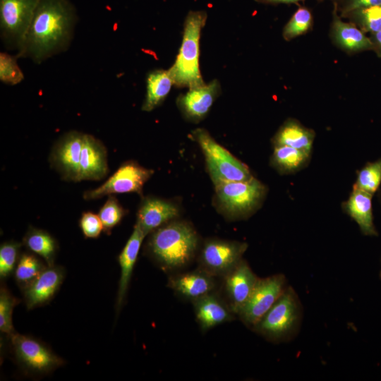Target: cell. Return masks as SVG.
<instances>
[{"instance_id": "5bb4252c", "label": "cell", "mask_w": 381, "mask_h": 381, "mask_svg": "<svg viewBox=\"0 0 381 381\" xmlns=\"http://www.w3.org/2000/svg\"><path fill=\"white\" fill-rule=\"evenodd\" d=\"M221 92L219 80L191 87L178 97L177 106L186 119L197 123L203 119Z\"/></svg>"}, {"instance_id": "2e32d148", "label": "cell", "mask_w": 381, "mask_h": 381, "mask_svg": "<svg viewBox=\"0 0 381 381\" xmlns=\"http://www.w3.org/2000/svg\"><path fill=\"white\" fill-rule=\"evenodd\" d=\"M215 277L200 268L171 274L168 278L167 286L184 300L191 303L210 293L217 291Z\"/></svg>"}, {"instance_id": "9a60e30c", "label": "cell", "mask_w": 381, "mask_h": 381, "mask_svg": "<svg viewBox=\"0 0 381 381\" xmlns=\"http://www.w3.org/2000/svg\"><path fill=\"white\" fill-rule=\"evenodd\" d=\"M65 277L64 268L47 265L41 274L22 290L28 310L47 304L59 290Z\"/></svg>"}, {"instance_id": "83f0119b", "label": "cell", "mask_w": 381, "mask_h": 381, "mask_svg": "<svg viewBox=\"0 0 381 381\" xmlns=\"http://www.w3.org/2000/svg\"><path fill=\"white\" fill-rule=\"evenodd\" d=\"M339 16L348 19L364 32L381 31V4L353 10Z\"/></svg>"}, {"instance_id": "5b68a950", "label": "cell", "mask_w": 381, "mask_h": 381, "mask_svg": "<svg viewBox=\"0 0 381 381\" xmlns=\"http://www.w3.org/2000/svg\"><path fill=\"white\" fill-rule=\"evenodd\" d=\"M302 318L303 308L298 296L293 287L288 286L252 329L269 341H285L298 333Z\"/></svg>"}, {"instance_id": "cb8c5ba5", "label": "cell", "mask_w": 381, "mask_h": 381, "mask_svg": "<svg viewBox=\"0 0 381 381\" xmlns=\"http://www.w3.org/2000/svg\"><path fill=\"white\" fill-rule=\"evenodd\" d=\"M173 85L169 70L157 69L150 72L146 78V94L142 110L151 111L162 104Z\"/></svg>"}, {"instance_id": "8fae6325", "label": "cell", "mask_w": 381, "mask_h": 381, "mask_svg": "<svg viewBox=\"0 0 381 381\" xmlns=\"http://www.w3.org/2000/svg\"><path fill=\"white\" fill-rule=\"evenodd\" d=\"M153 173V170L142 167L135 161H126L100 186L85 191L83 198L86 200H96L125 193L141 195L145 183Z\"/></svg>"}, {"instance_id": "ab89813d", "label": "cell", "mask_w": 381, "mask_h": 381, "mask_svg": "<svg viewBox=\"0 0 381 381\" xmlns=\"http://www.w3.org/2000/svg\"><path fill=\"white\" fill-rule=\"evenodd\" d=\"M380 277H381V272H380Z\"/></svg>"}, {"instance_id": "1f68e13d", "label": "cell", "mask_w": 381, "mask_h": 381, "mask_svg": "<svg viewBox=\"0 0 381 381\" xmlns=\"http://www.w3.org/2000/svg\"><path fill=\"white\" fill-rule=\"evenodd\" d=\"M381 184V158L367 163L358 173L353 187L373 194Z\"/></svg>"}, {"instance_id": "74e56055", "label": "cell", "mask_w": 381, "mask_h": 381, "mask_svg": "<svg viewBox=\"0 0 381 381\" xmlns=\"http://www.w3.org/2000/svg\"><path fill=\"white\" fill-rule=\"evenodd\" d=\"M373 44V49L381 56V31L377 32L372 33L371 37H370Z\"/></svg>"}, {"instance_id": "4316f807", "label": "cell", "mask_w": 381, "mask_h": 381, "mask_svg": "<svg viewBox=\"0 0 381 381\" xmlns=\"http://www.w3.org/2000/svg\"><path fill=\"white\" fill-rule=\"evenodd\" d=\"M42 259L30 251L20 254L13 275L21 291L30 284L47 267L46 262Z\"/></svg>"}, {"instance_id": "52a82bcc", "label": "cell", "mask_w": 381, "mask_h": 381, "mask_svg": "<svg viewBox=\"0 0 381 381\" xmlns=\"http://www.w3.org/2000/svg\"><path fill=\"white\" fill-rule=\"evenodd\" d=\"M9 340L16 362L27 374L47 375L64 364L47 344L32 336L16 332Z\"/></svg>"}, {"instance_id": "8d00e7d4", "label": "cell", "mask_w": 381, "mask_h": 381, "mask_svg": "<svg viewBox=\"0 0 381 381\" xmlns=\"http://www.w3.org/2000/svg\"><path fill=\"white\" fill-rule=\"evenodd\" d=\"M257 3L270 5L293 4L305 0H254ZM319 1V0H318Z\"/></svg>"}, {"instance_id": "30bf717a", "label": "cell", "mask_w": 381, "mask_h": 381, "mask_svg": "<svg viewBox=\"0 0 381 381\" xmlns=\"http://www.w3.org/2000/svg\"><path fill=\"white\" fill-rule=\"evenodd\" d=\"M287 286L286 278L283 274L259 278L250 298L237 316L245 325L253 328L272 308Z\"/></svg>"}, {"instance_id": "e575fe53", "label": "cell", "mask_w": 381, "mask_h": 381, "mask_svg": "<svg viewBox=\"0 0 381 381\" xmlns=\"http://www.w3.org/2000/svg\"><path fill=\"white\" fill-rule=\"evenodd\" d=\"M79 226L86 238H97L103 231V225L99 215L90 211L82 213Z\"/></svg>"}, {"instance_id": "f35d334b", "label": "cell", "mask_w": 381, "mask_h": 381, "mask_svg": "<svg viewBox=\"0 0 381 381\" xmlns=\"http://www.w3.org/2000/svg\"><path fill=\"white\" fill-rule=\"evenodd\" d=\"M319 1H322V0H319ZM331 1H332L333 3H334V2H337V1H339V0H331Z\"/></svg>"}, {"instance_id": "603a6c76", "label": "cell", "mask_w": 381, "mask_h": 381, "mask_svg": "<svg viewBox=\"0 0 381 381\" xmlns=\"http://www.w3.org/2000/svg\"><path fill=\"white\" fill-rule=\"evenodd\" d=\"M315 136L314 131L296 119H289L279 128L272 143L274 146L286 145L310 155Z\"/></svg>"}, {"instance_id": "836d02e7", "label": "cell", "mask_w": 381, "mask_h": 381, "mask_svg": "<svg viewBox=\"0 0 381 381\" xmlns=\"http://www.w3.org/2000/svg\"><path fill=\"white\" fill-rule=\"evenodd\" d=\"M18 59L16 55L0 53V80L2 83L14 85L24 79V74L17 63Z\"/></svg>"}, {"instance_id": "4dcf8cb0", "label": "cell", "mask_w": 381, "mask_h": 381, "mask_svg": "<svg viewBox=\"0 0 381 381\" xmlns=\"http://www.w3.org/2000/svg\"><path fill=\"white\" fill-rule=\"evenodd\" d=\"M126 213V210L123 207L114 195H108L107 200L98 213L103 225L104 232L109 235L111 230L121 222Z\"/></svg>"}, {"instance_id": "7c38bea8", "label": "cell", "mask_w": 381, "mask_h": 381, "mask_svg": "<svg viewBox=\"0 0 381 381\" xmlns=\"http://www.w3.org/2000/svg\"><path fill=\"white\" fill-rule=\"evenodd\" d=\"M84 134L77 131H69L55 143L51 150L49 164L65 181H80V161Z\"/></svg>"}, {"instance_id": "f546056e", "label": "cell", "mask_w": 381, "mask_h": 381, "mask_svg": "<svg viewBox=\"0 0 381 381\" xmlns=\"http://www.w3.org/2000/svg\"><path fill=\"white\" fill-rule=\"evenodd\" d=\"M20 301L5 286L0 289V330L8 339L16 332L12 320L13 310Z\"/></svg>"}, {"instance_id": "6da1fadb", "label": "cell", "mask_w": 381, "mask_h": 381, "mask_svg": "<svg viewBox=\"0 0 381 381\" xmlns=\"http://www.w3.org/2000/svg\"><path fill=\"white\" fill-rule=\"evenodd\" d=\"M77 21L69 0H40L18 58L41 64L70 46Z\"/></svg>"}, {"instance_id": "44dd1931", "label": "cell", "mask_w": 381, "mask_h": 381, "mask_svg": "<svg viewBox=\"0 0 381 381\" xmlns=\"http://www.w3.org/2000/svg\"><path fill=\"white\" fill-rule=\"evenodd\" d=\"M146 236L141 228L135 224L131 236L119 255L118 261L121 267V275L116 301L117 313L120 311L125 301L138 253Z\"/></svg>"}, {"instance_id": "ffe728a7", "label": "cell", "mask_w": 381, "mask_h": 381, "mask_svg": "<svg viewBox=\"0 0 381 381\" xmlns=\"http://www.w3.org/2000/svg\"><path fill=\"white\" fill-rule=\"evenodd\" d=\"M192 303L196 320L203 332L231 322L236 316L217 291L193 301Z\"/></svg>"}, {"instance_id": "e0dca14e", "label": "cell", "mask_w": 381, "mask_h": 381, "mask_svg": "<svg viewBox=\"0 0 381 381\" xmlns=\"http://www.w3.org/2000/svg\"><path fill=\"white\" fill-rule=\"evenodd\" d=\"M179 215L178 207L170 201L152 197H144L137 212L136 224L146 235L175 220Z\"/></svg>"}, {"instance_id": "d590c367", "label": "cell", "mask_w": 381, "mask_h": 381, "mask_svg": "<svg viewBox=\"0 0 381 381\" xmlns=\"http://www.w3.org/2000/svg\"><path fill=\"white\" fill-rule=\"evenodd\" d=\"M381 4V0H339L333 4L339 15L353 10Z\"/></svg>"}, {"instance_id": "277c9868", "label": "cell", "mask_w": 381, "mask_h": 381, "mask_svg": "<svg viewBox=\"0 0 381 381\" xmlns=\"http://www.w3.org/2000/svg\"><path fill=\"white\" fill-rule=\"evenodd\" d=\"M214 185V205L230 220L250 216L260 207L267 193L266 186L254 177L247 181H222Z\"/></svg>"}, {"instance_id": "d6a6232c", "label": "cell", "mask_w": 381, "mask_h": 381, "mask_svg": "<svg viewBox=\"0 0 381 381\" xmlns=\"http://www.w3.org/2000/svg\"><path fill=\"white\" fill-rule=\"evenodd\" d=\"M22 243L6 241L0 246V278L6 279L13 274L20 258Z\"/></svg>"}, {"instance_id": "9c48e42d", "label": "cell", "mask_w": 381, "mask_h": 381, "mask_svg": "<svg viewBox=\"0 0 381 381\" xmlns=\"http://www.w3.org/2000/svg\"><path fill=\"white\" fill-rule=\"evenodd\" d=\"M247 248L248 244L245 242L207 239L198 255V268L222 278L241 262Z\"/></svg>"}, {"instance_id": "484cf974", "label": "cell", "mask_w": 381, "mask_h": 381, "mask_svg": "<svg viewBox=\"0 0 381 381\" xmlns=\"http://www.w3.org/2000/svg\"><path fill=\"white\" fill-rule=\"evenodd\" d=\"M271 165L281 174H291L303 168L308 162L309 154L286 145L274 146Z\"/></svg>"}, {"instance_id": "ac0fdd59", "label": "cell", "mask_w": 381, "mask_h": 381, "mask_svg": "<svg viewBox=\"0 0 381 381\" xmlns=\"http://www.w3.org/2000/svg\"><path fill=\"white\" fill-rule=\"evenodd\" d=\"M107 150L101 140L84 134L80 161V179L99 181L109 172Z\"/></svg>"}, {"instance_id": "d6986e66", "label": "cell", "mask_w": 381, "mask_h": 381, "mask_svg": "<svg viewBox=\"0 0 381 381\" xmlns=\"http://www.w3.org/2000/svg\"><path fill=\"white\" fill-rule=\"evenodd\" d=\"M329 35L338 48L349 54L373 49L370 38L353 23L343 21L335 6L332 11Z\"/></svg>"}, {"instance_id": "7402d4cb", "label": "cell", "mask_w": 381, "mask_h": 381, "mask_svg": "<svg viewBox=\"0 0 381 381\" xmlns=\"http://www.w3.org/2000/svg\"><path fill=\"white\" fill-rule=\"evenodd\" d=\"M373 194L353 187L349 199L343 203L344 210L357 223L365 236H375L372 197Z\"/></svg>"}, {"instance_id": "f1b7e54d", "label": "cell", "mask_w": 381, "mask_h": 381, "mask_svg": "<svg viewBox=\"0 0 381 381\" xmlns=\"http://www.w3.org/2000/svg\"><path fill=\"white\" fill-rule=\"evenodd\" d=\"M313 25V16L310 8L299 6L283 28L282 36L286 41H290L311 30Z\"/></svg>"}, {"instance_id": "8992f818", "label": "cell", "mask_w": 381, "mask_h": 381, "mask_svg": "<svg viewBox=\"0 0 381 381\" xmlns=\"http://www.w3.org/2000/svg\"><path fill=\"white\" fill-rule=\"evenodd\" d=\"M192 137L202 151L214 184L247 181L253 177L248 167L219 145L206 130L198 128L192 132Z\"/></svg>"}, {"instance_id": "ba28073f", "label": "cell", "mask_w": 381, "mask_h": 381, "mask_svg": "<svg viewBox=\"0 0 381 381\" xmlns=\"http://www.w3.org/2000/svg\"><path fill=\"white\" fill-rule=\"evenodd\" d=\"M40 0H0L1 38L7 49H22Z\"/></svg>"}, {"instance_id": "4fadbf2b", "label": "cell", "mask_w": 381, "mask_h": 381, "mask_svg": "<svg viewBox=\"0 0 381 381\" xmlns=\"http://www.w3.org/2000/svg\"><path fill=\"white\" fill-rule=\"evenodd\" d=\"M222 296L231 311L237 315L253 291L259 277L248 263L242 259L226 274L222 277Z\"/></svg>"}, {"instance_id": "3957f363", "label": "cell", "mask_w": 381, "mask_h": 381, "mask_svg": "<svg viewBox=\"0 0 381 381\" xmlns=\"http://www.w3.org/2000/svg\"><path fill=\"white\" fill-rule=\"evenodd\" d=\"M207 14L204 11H190L187 14L183 34L176 59L168 69L178 87L191 88L204 84L199 67L200 39Z\"/></svg>"}, {"instance_id": "d4e9b609", "label": "cell", "mask_w": 381, "mask_h": 381, "mask_svg": "<svg viewBox=\"0 0 381 381\" xmlns=\"http://www.w3.org/2000/svg\"><path fill=\"white\" fill-rule=\"evenodd\" d=\"M22 243L29 251L42 258L47 265H54L59 245L48 231L30 226Z\"/></svg>"}, {"instance_id": "7a4b0ae2", "label": "cell", "mask_w": 381, "mask_h": 381, "mask_svg": "<svg viewBox=\"0 0 381 381\" xmlns=\"http://www.w3.org/2000/svg\"><path fill=\"white\" fill-rule=\"evenodd\" d=\"M145 252L164 272L187 266L195 258L199 236L188 222L173 220L149 234Z\"/></svg>"}]
</instances>
